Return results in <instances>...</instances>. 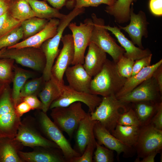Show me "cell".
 Segmentation results:
<instances>
[{"label":"cell","instance_id":"6da1fadb","mask_svg":"<svg viewBox=\"0 0 162 162\" xmlns=\"http://www.w3.org/2000/svg\"><path fill=\"white\" fill-rule=\"evenodd\" d=\"M93 77L89 92L102 97L115 95L122 88L127 79L120 74L116 63L108 59L100 71Z\"/></svg>","mask_w":162,"mask_h":162},{"label":"cell","instance_id":"7a4b0ae2","mask_svg":"<svg viewBox=\"0 0 162 162\" xmlns=\"http://www.w3.org/2000/svg\"><path fill=\"white\" fill-rule=\"evenodd\" d=\"M17 114L9 84L0 91V138H14L21 122Z\"/></svg>","mask_w":162,"mask_h":162},{"label":"cell","instance_id":"3957f363","mask_svg":"<svg viewBox=\"0 0 162 162\" xmlns=\"http://www.w3.org/2000/svg\"><path fill=\"white\" fill-rule=\"evenodd\" d=\"M34 116L38 128L42 134L57 145L67 162L81 155L72 148L62 131L50 119L46 113L42 111H38L35 112Z\"/></svg>","mask_w":162,"mask_h":162},{"label":"cell","instance_id":"277c9868","mask_svg":"<svg viewBox=\"0 0 162 162\" xmlns=\"http://www.w3.org/2000/svg\"><path fill=\"white\" fill-rule=\"evenodd\" d=\"M80 14L79 9L74 8L64 18L60 20L56 34L45 41L41 45L40 48L46 58L45 66L42 76L45 81L48 80L51 77L52 69L60 52L59 46L65 29L72 20Z\"/></svg>","mask_w":162,"mask_h":162},{"label":"cell","instance_id":"5b68a950","mask_svg":"<svg viewBox=\"0 0 162 162\" xmlns=\"http://www.w3.org/2000/svg\"><path fill=\"white\" fill-rule=\"evenodd\" d=\"M127 104L117 99L115 94L102 98L99 104L90 113L91 119L99 122L110 132L115 128L120 115V110L127 111Z\"/></svg>","mask_w":162,"mask_h":162},{"label":"cell","instance_id":"8992f818","mask_svg":"<svg viewBox=\"0 0 162 162\" xmlns=\"http://www.w3.org/2000/svg\"><path fill=\"white\" fill-rule=\"evenodd\" d=\"M50 116L53 122L62 131L71 138L80 122L86 116L81 102L74 103L67 107L51 109Z\"/></svg>","mask_w":162,"mask_h":162},{"label":"cell","instance_id":"52a82bcc","mask_svg":"<svg viewBox=\"0 0 162 162\" xmlns=\"http://www.w3.org/2000/svg\"><path fill=\"white\" fill-rule=\"evenodd\" d=\"M94 27L90 42L97 45L102 50L112 57L116 63L125 52L124 49L118 45L115 39L110 35L108 30L104 28L103 19L98 18L94 13L92 14Z\"/></svg>","mask_w":162,"mask_h":162},{"label":"cell","instance_id":"ba28073f","mask_svg":"<svg viewBox=\"0 0 162 162\" xmlns=\"http://www.w3.org/2000/svg\"><path fill=\"white\" fill-rule=\"evenodd\" d=\"M15 139L23 146L32 148L38 146L59 148L54 142L45 137L39 130L34 117L27 116L21 120Z\"/></svg>","mask_w":162,"mask_h":162},{"label":"cell","instance_id":"9c48e42d","mask_svg":"<svg viewBox=\"0 0 162 162\" xmlns=\"http://www.w3.org/2000/svg\"><path fill=\"white\" fill-rule=\"evenodd\" d=\"M0 58L12 59L22 66L42 72L46 62L45 56L40 48L32 47L7 48Z\"/></svg>","mask_w":162,"mask_h":162},{"label":"cell","instance_id":"30bf717a","mask_svg":"<svg viewBox=\"0 0 162 162\" xmlns=\"http://www.w3.org/2000/svg\"><path fill=\"white\" fill-rule=\"evenodd\" d=\"M68 26L72 33L74 46V56L72 65L83 64L86 49L91 42L94 23L92 19L87 18L79 25L76 22H70Z\"/></svg>","mask_w":162,"mask_h":162},{"label":"cell","instance_id":"8fae6325","mask_svg":"<svg viewBox=\"0 0 162 162\" xmlns=\"http://www.w3.org/2000/svg\"><path fill=\"white\" fill-rule=\"evenodd\" d=\"M139 158H143L162 148V130L151 123L140 126L137 143L135 147Z\"/></svg>","mask_w":162,"mask_h":162},{"label":"cell","instance_id":"7c38bea8","mask_svg":"<svg viewBox=\"0 0 162 162\" xmlns=\"http://www.w3.org/2000/svg\"><path fill=\"white\" fill-rule=\"evenodd\" d=\"M102 98L89 93L79 92L64 85L61 95L51 104L50 109L56 107H67L76 102H82L88 108L89 113L94 111Z\"/></svg>","mask_w":162,"mask_h":162},{"label":"cell","instance_id":"4fadbf2b","mask_svg":"<svg viewBox=\"0 0 162 162\" xmlns=\"http://www.w3.org/2000/svg\"><path fill=\"white\" fill-rule=\"evenodd\" d=\"M118 99L127 104L140 102L156 103L162 101V95L156 80L152 76Z\"/></svg>","mask_w":162,"mask_h":162},{"label":"cell","instance_id":"5bb4252c","mask_svg":"<svg viewBox=\"0 0 162 162\" xmlns=\"http://www.w3.org/2000/svg\"><path fill=\"white\" fill-rule=\"evenodd\" d=\"M63 47L51 70L52 76L60 84L64 85L63 76L67 69L72 64L74 56V49L72 34L62 37Z\"/></svg>","mask_w":162,"mask_h":162},{"label":"cell","instance_id":"9a60e30c","mask_svg":"<svg viewBox=\"0 0 162 162\" xmlns=\"http://www.w3.org/2000/svg\"><path fill=\"white\" fill-rule=\"evenodd\" d=\"M133 6L130 9V22L129 25L125 27L118 26L119 28L127 32L131 39L134 44L137 45L140 48L144 49L142 40L143 36L148 37V22L145 13L140 11L137 14L133 11Z\"/></svg>","mask_w":162,"mask_h":162},{"label":"cell","instance_id":"2e32d148","mask_svg":"<svg viewBox=\"0 0 162 162\" xmlns=\"http://www.w3.org/2000/svg\"><path fill=\"white\" fill-rule=\"evenodd\" d=\"M31 152H18L22 162H65L66 161L60 148L36 147Z\"/></svg>","mask_w":162,"mask_h":162},{"label":"cell","instance_id":"e0dca14e","mask_svg":"<svg viewBox=\"0 0 162 162\" xmlns=\"http://www.w3.org/2000/svg\"><path fill=\"white\" fill-rule=\"evenodd\" d=\"M94 133L97 142L100 145H104L110 149L116 152L117 157L122 153L130 155L134 148H130L123 144L110 132L97 121L94 128Z\"/></svg>","mask_w":162,"mask_h":162},{"label":"cell","instance_id":"ac0fdd59","mask_svg":"<svg viewBox=\"0 0 162 162\" xmlns=\"http://www.w3.org/2000/svg\"><path fill=\"white\" fill-rule=\"evenodd\" d=\"M64 74L70 87L78 91L90 93L92 77L86 72L83 64H78L69 66Z\"/></svg>","mask_w":162,"mask_h":162},{"label":"cell","instance_id":"d6986e66","mask_svg":"<svg viewBox=\"0 0 162 162\" xmlns=\"http://www.w3.org/2000/svg\"><path fill=\"white\" fill-rule=\"evenodd\" d=\"M60 20L53 18L50 20L45 27L34 35L14 45L7 48H19L26 47L40 48L42 44L56 33Z\"/></svg>","mask_w":162,"mask_h":162},{"label":"cell","instance_id":"ffe728a7","mask_svg":"<svg viewBox=\"0 0 162 162\" xmlns=\"http://www.w3.org/2000/svg\"><path fill=\"white\" fill-rule=\"evenodd\" d=\"M96 122L91 119L89 112L79 123L76 129L75 141L78 152L81 154L89 144L95 143L96 142L94 133Z\"/></svg>","mask_w":162,"mask_h":162},{"label":"cell","instance_id":"44dd1931","mask_svg":"<svg viewBox=\"0 0 162 162\" xmlns=\"http://www.w3.org/2000/svg\"><path fill=\"white\" fill-rule=\"evenodd\" d=\"M83 66L88 74L94 77L101 70L107 58L106 53L97 45L90 42Z\"/></svg>","mask_w":162,"mask_h":162},{"label":"cell","instance_id":"7402d4cb","mask_svg":"<svg viewBox=\"0 0 162 162\" xmlns=\"http://www.w3.org/2000/svg\"><path fill=\"white\" fill-rule=\"evenodd\" d=\"M104 27L116 36L122 47L125 50L124 54L125 56L135 61L152 54L148 49H142L135 46L132 41L125 37L119 28L115 26L112 27L105 25Z\"/></svg>","mask_w":162,"mask_h":162},{"label":"cell","instance_id":"603a6c76","mask_svg":"<svg viewBox=\"0 0 162 162\" xmlns=\"http://www.w3.org/2000/svg\"><path fill=\"white\" fill-rule=\"evenodd\" d=\"M64 85L59 83L52 76L45 81L38 94L42 103V111L46 113L52 102L61 95Z\"/></svg>","mask_w":162,"mask_h":162},{"label":"cell","instance_id":"cb8c5ba5","mask_svg":"<svg viewBox=\"0 0 162 162\" xmlns=\"http://www.w3.org/2000/svg\"><path fill=\"white\" fill-rule=\"evenodd\" d=\"M162 64V59L152 65L146 67L134 76L127 79L123 87L115 95L118 99L128 94L145 80L152 76L154 71Z\"/></svg>","mask_w":162,"mask_h":162},{"label":"cell","instance_id":"d4e9b609","mask_svg":"<svg viewBox=\"0 0 162 162\" xmlns=\"http://www.w3.org/2000/svg\"><path fill=\"white\" fill-rule=\"evenodd\" d=\"M23 146L14 138H0V162H22L18 152Z\"/></svg>","mask_w":162,"mask_h":162},{"label":"cell","instance_id":"484cf974","mask_svg":"<svg viewBox=\"0 0 162 162\" xmlns=\"http://www.w3.org/2000/svg\"><path fill=\"white\" fill-rule=\"evenodd\" d=\"M140 127L117 124L111 133L124 144L135 149L137 143Z\"/></svg>","mask_w":162,"mask_h":162},{"label":"cell","instance_id":"4316f807","mask_svg":"<svg viewBox=\"0 0 162 162\" xmlns=\"http://www.w3.org/2000/svg\"><path fill=\"white\" fill-rule=\"evenodd\" d=\"M14 71L12 96L16 107L18 104L22 102L20 95L22 88L29 79L33 77L34 74L15 64L14 65Z\"/></svg>","mask_w":162,"mask_h":162},{"label":"cell","instance_id":"83f0119b","mask_svg":"<svg viewBox=\"0 0 162 162\" xmlns=\"http://www.w3.org/2000/svg\"><path fill=\"white\" fill-rule=\"evenodd\" d=\"M29 3L36 16L50 20L53 18L61 20L66 15L60 13L59 10L50 6L45 0H26Z\"/></svg>","mask_w":162,"mask_h":162},{"label":"cell","instance_id":"f1b7e54d","mask_svg":"<svg viewBox=\"0 0 162 162\" xmlns=\"http://www.w3.org/2000/svg\"><path fill=\"white\" fill-rule=\"evenodd\" d=\"M136 0H117L111 6H107L105 11L113 16L115 21L119 23H123L130 19V4Z\"/></svg>","mask_w":162,"mask_h":162},{"label":"cell","instance_id":"f546056e","mask_svg":"<svg viewBox=\"0 0 162 162\" xmlns=\"http://www.w3.org/2000/svg\"><path fill=\"white\" fill-rule=\"evenodd\" d=\"M8 12L13 18L21 22L36 16L34 12L26 0L10 1Z\"/></svg>","mask_w":162,"mask_h":162},{"label":"cell","instance_id":"4dcf8cb0","mask_svg":"<svg viewBox=\"0 0 162 162\" xmlns=\"http://www.w3.org/2000/svg\"><path fill=\"white\" fill-rule=\"evenodd\" d=\"M159 102H140L134 103L135 105L134 110L140 122L141 126L151 123L157 112Z\"/></svg>","mask_w":162,"mask_h":162},{"label":"cell","instance_id":"1f68e13d","mask_svg":"<svg viewBox=\"0 0 162 162\" xmlns=\"http://www.w3.org/2000/svg\"><path fill=\"white\" fill-rule=\"evenodd\" d=\"M49 20L34 16L22 21L20 26L23 33L22 40L34 35L42 30Z\"/></svg>","mask_w":162,"mask_h":162},{"label":"cell","instance_id":"d6a6232c","mask_svg":"<svg viewBox=\"0 0 162 162\" xmlns=\"http://www.w3.org/2000/svg\"><path fill=\"white\" fill-rule=\"evenodd\" d=\"M15 61L10 58H0V82L4 84L12 82Z\"/></svg>","mask_w":162,"mask_h":162},{"label":"cell","instance_id":"836d02e7","mask_svg":"<svg viewBox=\"0 0 162 162\" xmlns=\"http://www.w3.org/2000/svg\"><path fill=\"white\" fill-rule=\"evenodd\" d=\"M44 82L42 76L27 80L20 91V95L21 100L22 98L26 96L38 94Z\"/></svg>","mask_w":162,"mask_h":162},{"label":"cell","instance_id":"e575fe53","mask_svg":"<svg viewBox=\"0 0 162 162\" xmlns=\"http://www.w3.org/2000/svg\"><path fill=\"white\" fill-rule=\"evenodd\" d=\"M116 0H69L65 6L68 8H81L89 7H96L102 4L112 6Z\"/></svg>","mask_w":162,"mask_h":162},{"label":"cell","instance_id":"d590c367","mask_svg":"<svg viewBox=\"0 0 162 162\" xmlns=\"http://www.w3.org/2000/svg\"><path fill=\"white\" fill-rule=\"evenodd\" d=\"M21 21L13 18L8 11L0 16V38L20 26Z\"/></svg>","mask_w":162,"mask_h":162},{"label":"cell","instance_id":"8d00e7d4","mask_svg":"<svg viewBox=\"0 0 162 162\" xmlns=\"http://www.w3.org/2000/svg\"><path fill=\"white\" fill-rule=\"evenodd\" d=\"M23 38L22 29L20 26L0 38V50L14 45L22 39Z\"/></svg>","mask_w":162,"mask_h":162},{"label":"cell","instance_id":"74e56055","mask_svg":"<svg viewBox=\"0 0 162 162\" xmlns=\"http://www.w3.org/2000/svg\"><path fill=\"white\" fill-rule=\"evenodd\" d=\"M96 150L94 152L95 162H113L114 160L113 151L102 146L96 142Z\"/></svg>","mask_w":162,"mask_h":162},{"label":"cell","instance_id":"f35d334b","mask_svg":"<svg viewBox=\"0 0 162 162\" xmlns=\"http://www.w3.org/2000/svg\"><path fill=\"white\" fill-rule=\"evenodd\" d=\"M134 61L124 55L120 58L116 64L118 70L122 76L126 79L131 76Z\"/></svg>","mask_w":162,"mask_h":162},{"label":"cell","instance_id":"ab89813d","mask_svg":"<svg viewBox=\"0 0 162 162\" xmlns=\"http://www.w3.org/2000/svg\"><path fill=\"white\" fill-rule=\"evenodd\" d=\"M117 124L127 126H141L135 111L133 108H129L127 111L122 113L117 122Z\"/></svg>","mask_w":162,"mask_h":162},{"label":"cell","instance_id":"60d3db41","mask_svg":"<svg viewBox=\"0 0 162 162\" xmlns=\"http://www.w3.org/2000/svg\"><path fill=\"white\" fill-rule=\"evenodd\" d=\"M96 143L89 144L83 153L80 156L72 158L69 162H93V155Z\"/></svg>","mask_w":162,"mask_h":162},{"label":"cell","instance_id":"b9f144b4","mask_svg":"<svg viewBox=\"0 0 162 162\" xmlns=\"http://www.w3.org/2000/svg\"><path fill=\"white\" fill-rule=\"evenodd\" d=\"M152 54L136 60L133 66L132 76L136 74L142 68L151 65Z\"/></svg>","mask_w":162,"mask_h":162},{"label":"cell","instance_id":"7bdbcfd3","mask_svg":"<svg viewBox=\"0 0 162 162\" xmlns=\"http://www.w3.org/2000/svg\"><path fill=\"white\" fill-rule=\"evenodd\" d=\"M22 101L27 103L32 110H41V102L38 98L36 95H32L26 96L22 99Z\"/></svg>","mask_w":162,"mask_h":162},{"label":"cell","instance_id":"ee69618b","mask_svg":"<svg viewBox=\"0 0 162 162\" xmlns=\"http://www.w3.org/2000/svg\"><path fill=\"white\" fill-rule=\"evenodd\" d=\"M150 123L158 129L162 130V101L159 103L157 112Z\"/></svg>","mask_w":162,"mask_h":162},{"label":"cell","instance_id":"f6af8a7d","mask_svg":"<svg viewBox=\"0 0 162 162\" xmlns=\"http://www.w3.org/2000/svg\"><path fill=\"white\" fill-rule=\"evenodd\" d=\"M149 7L153 14L158 16L162 15V0H150Z\"/></svg>","mask_w":162,"mask_h":162},{"label":"cell","instance_id":"bcb514c9","mask_svg":"<svg viewBox=\"0 0 162 162\" xmlns=\"http://www.w3.org/2000/svg\"><path fill=\"white\" fill-rule=\"evenodd\" d=\"M15 110L17 114L20 117L24 114L32 110L28 104L23 101L16 105L15 107Z\"/></svg>","mask_w":162,"mask_h":162},{"label":"cell","instance_id":"7dc6e473","mask_svg":"<svg viewBox=\"0 0 162 162\" xmlns=\"http://www.w3.org/2000/svg\"><path fill=\"white\" fill-rule=\"evenodd\" d=\"M152 76L156 80L161 94H162V64L154 72Z\"/></svg>","mask_w":162,"mask_h":162},{"label":"cell","instance_id":"c3c4849f","mask_svg":"<svg viewBox=\"0 0 162 162\" xmlns=\"http://www.w3.org/2000/svg\"><path fill=\"white\" fill-rule=\"evenodd\" d=\"M53 8L59 10L65 5L67 0H45Z\"/></svg>","mask_w":162,"mask_h":162},{"label":"cell","instance_id":"681fc988","mask_svg":"<svg viewBox=\"0 0 162 162\" xmlns=\"http://www.w3.org/2000/svg\"><path fill=\"white\" fill-rule=\"evenodd\" d=\"M10 1L0 0V16L7 12L9 9Z\"/></svg>","mask_w":162,"mask_h":162},{"label":"cell","instance_id":"f907efd6","mask_svg":"<svg viewBox=\"0 0 162 162\" xmlns=\"http://www.w3.org/2000/svg\"><path fill=\"white\" fill-rule=\"evenodd\" d=\"M158 153L156 152L151 153L142 158V160L140 161V162H154L155 158Z\"/></svg>","mask_w":162,"mask_h":162},{"label":"cell","instance_id":"816d5d0a","mask_svg":"<svg viewBox=\"0 0 162 162\" xmlns=\"http://www.w3.org/2000/svg\"><path fill=\"white\" fill-rule=\"evenodd\" d=\"M7 48H4L0 50V57Z\"/></svg>","mask_w":162,"mask_h":162},{"label":"cell","instance_id":"f5cc1de1","mask_svg":"<svg viewBox=\"0 0 162 162\" xmlns=\"http://www.w3.org/2000/svg\"><path fill=\"white\" fill-rule=\"evenodd\" d=\"M5 85V84H4L3 83L0 82V91L3 88V87Z\"/></svg>","mask_w":162,"mask_h":162},{"label":"cell","instance_id":"db71d44e","mask_svg":"<svg viewBox=\"0 0 162 162\" xmlns=\"http://www.w3.org/2000/svg\"><path fill=\"white\" fill-rule=\"evenodd\" d=\"M7 0V1H8L10 2V1H12V0Z\"/></svg>","mask_w":162,"mask_h":162}]
</instances>
